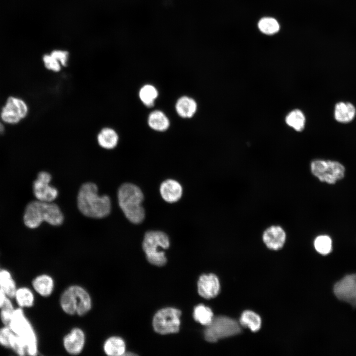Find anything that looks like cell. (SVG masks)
<instances>
[{
    "mask_svg": "<svg viewBox=\"0 0 356 356\" xmlns=\"http://www.w3.org/2000/svg\"><path fill=\"white\" fill-rule=\"evenodd\" d=\"M97 185L89 182L80 188L77 205L80 211L85 216L92 218H103L110 213L111 203L109 197L97 193Z\"/></svg>",
    "mask_w": 356,
    "mask_h": 356,
    "instance_id": "cell-1",
    "label": "cell"
},
{
    "mask_svg": "<svg viewBox=\"0 0 356 356\" xmlns=\"http://www.w3.org/2000/svg\"><path fill=\"white\" fill-rule=\"evenodd\" d=\"M23 222L29 228L39 227L43 222L58 226L64 220L63 215L58 206L52 202H47L34 200L26 206L24 214Z\"/></svg>",
    "mask_w": 356,
    "mask_h": 356,
    "instance_id": "cell-2",
    "label": "cell"
},
{
    "mask_svg": "<svg viewBox=\"0 0 356 356\" xmlns=\"http://www.w3.org/2000/svg\"><path fill=\"white\" fill-rule=\"evenodd\" d=\"M143 194L136 185L124 183L118 191V203L126 217L135 224L142 222L145 218V211L141 205Z\"/></svg>",
    "mask_w": 356,
    "mask_h": 356,
    "instance_id": "cell-3",
    "label": "cell"
},
{
    "mask_svg": "<svg viewBox=\"0 0 356 356\" xmlns=\"http://www.w3.org/2000/svg\"><path fill=\"white\" fill-rule=\"evenodd\" d=\"M60 304L66 313L82 316L90 311L92 303L89 294L84 288L79 285H72L62 294Z\"/></svg>",
    "mask_w": 356,
    "mask_h": 356,
    "instance_id": "cell-4",
    "label": "cell"
},
{
    "mask_svg": "<svg viewBox=\"0 0 356 356\" xmlns=\"http://www.w3.org/2000/svg\"><path fill=\"white\" fill-rule=\"evenodd\" d=\"M8 326L14 334L19 336L24 341L27 355L33 356L38 354L36 333L32 325L26 317L23 309L20 307L15 309Z\"/></svg>",
    "mask_w": 356,
    "mask_h": 356,
    "instance_id": "cell-5",
    "label": "cell"
},
{
    "mask_svg": "<svg viewBox=\"0 0 356 356\" xmlns=\"http://www.w3.org/2000/svg\"><path fill=\"white\" fill-rule=\"evenodd\" d=\"M169 245V237L161 231L146 232L142 242V248L147 260L157 266H163L167 262L165 252L159 250L167 249Z\"/></svg>",
    "mask_w": 356,
    "mask_h": 356,
    "instance_id": "cell-6",
    "label": "cell"
},
{
    "mask_svg": "<svg viewBox=\"0 0 356 356\" xmlns=\"http://www.w3.org/2000/svg\"><path fill=\"white\" fill-rule=\"evenodd\" d=\"M241 332V325L237 321L227 316H219L213 317L211 323L206 326L204 335L207 341L214 343Z\"/></svg>",
    "mask_w": 356,
    "mask_h": 356,
    "instance_id": "cell-7",
    "label": "cell"
},
{
    "mask_svg": "<svg viewBox=\"0 0 356 356\" xmlns=\"http://www.w3.org/2000/svg\"><path fill=\"white\" fill-rule=\"evenodd\" d=\"M311 172L323 182L334 184L345 175V167L340 163L332 160H315L311 164Z\"/></svg>",
    "mask_w": 356,
    "mask_h": 356,
    "instance_id": "cell-8",
    "label": "cell"
},
{
    "mask_svg": "<svg viewBox=\"0 0 356 356\" xmlns=\"http://www.w3.org/2000/svg\"><path fill=\"white\" fill-rule=\"evenodd\" d=\"M181 312L173 308H167L159 310L153 319L154 330L161 334L176 333L180 326Z\"/></svg>",
    "mask_w": 356,
    "mask_h": 356,
    "instance_id": "cell-9",
    "label": "cell"
},
{
    "mask_svg": "<svg viewBox=\"0 0 356 356\" xmlns=\"http://www.w3.org/2000/svg\"><path fill=\"white\" fill-rule=\"evenodd\" d=\"M27 103L17 96H10L0 110V119L4 123L13 125L20 123L27 116Z\"/></svg>",
    "mask_w": 356,
    "mask_h": 356,
    "instance_id": "cell-10",
    "label": "cell"
},
{
    "mask_svg": "<svg viewBox=\"0 0 356 356\" xmlns=\"http://www.w3.org/2000/svg\"><path fill=\"white\" fill-rule=\"evenodd\" d=\"M51 176L45 171L40 172L33 184V191L37 200L50 202L57 197V189L49 185Z\"/></svg>",
    "mask_w": 356,
    "mask_h": 356,
    "instance_id": "cell-11",
    "label": "cell"
},
{
    "mask_svg": "<svg viewBox=\"0 0 356 356\" xmlns=\"http://www.w3.org/2000/svg\"><path fill=\"white\" fill-rule=\"evenodd\" d=\"M333 292L340 300L356 307V274H348L335 283Z\"/></svg>",
    "mask_w": 356,
    "mask_h": 356,
    "instance_id": "cell-12",
    "label": "cell"
},
{
    "mask_svg": "<svg viewBox=\"0 0 356 356\" xmlns=\"http://www.w3.org/2000/svg\"><path fill=\"white\" fill-rule=\"evenodd\" d=\"M85 340L84 332L79 328H74L63 338V346L70 355H78L84 349Z\"/></svg>",
    "mask_w": 356,
    "mask_h": 356,
    "instance_id": "cell-13",
    "label": "cell"
},
{
    "mask_svg": "<svg viewBox=\"0 0 356 356\" xmlns=\"http://www.w3.org/2000/svg\"><path fill=\"white\" fill-rule=\"evenodd\" d=\"M199 295L206 299H211L218 295L220 290L218 278L214 274L201 275L198 281Z\"/></svg>",
    "mask_w": 356,
    "mask_h": 356,
    "instance_id": "cell-14",
    "label": "cell"
},
{
    "mask_svg": "<svg viewBox=\"0 0 356 356\" xmlns=\"http://www.w3.org/2000/svg\"><path fill=\"white\" fill-rule=\"evenodd\" d=\"M286 240V233L278 225H272L267 228L263 234V240L269 249L277 250L282 248Z\"/></svg>",
    "mask_w": 356,
    "mask_h": 356,
    "instance_id": "cell-15",
    "label": "cell"
},
{
    "mask_svg": "<svg viewBox=\"0 0 356 356\" xmlns=\"http://www.w3.org/2000/svg\"><path fill=\"white\" fill-rule=\"evenodd\" d=\"M160 192L162 197L165 201L174 203L178 201L181 198L182 188L177 181L168 179L161 183Z\"/></svg>",
    "mask_w": 356,
    "mask_h": 356,
    "instance_id": "cell-16",
    "label": "cell"
},
{
    "mask_svg": "<svg viewBox=\"0 0 356 356\" xmlns=\"http://www.w3.org/2000/svg\"><path fill=\"white\" fill-rule=\"evenodd\" d=\"M356 116V108L349 102L340 101L334 107V117L336 121L341 123L352 122Z\"/></svg>",
    "mask_w": 356,
    "mask_h": 356,
    "instance_id": "cell-17",
    "label": "cell"
},
{
    "mask_svg": "<svg viewBox=\"0 0 356 356\" xmlns=\"http://www.w3.org/2000/svg\"><path fill=\"white\" fill-rule=\"evenodd\" d=\"M32 287L39 295L46 297L50 296L54 288L52 278L46 274H42L35 277L32 281Z\"/></svg>",
    "mask_w": 356,
    "mask_h": 356,
    "instance_id": "cell-18",
    "label": "cell"
},
{
    "mask_svg": "<svg viewBox=\"0 0 356 356\" xmlns=\"http://www.w3.org/2000/svg\"><path fill=\"white\" fill-rule=\"evenodd\" d=\"M103 350L109 356H121L126 353V344L124 340L118 336H111L106 340Z\"/></svg>",
    "mask_w": 356,
    "mask_h": 356,
    "instance_id": "cell-19",
    "label": "cell"
},
{
    "mask_svg": "<svg viewBox=\"0 0 356 356\" xmlns=\"http://www.w3.org/2000/svg\"><path fill=\"white\" fill-rule=\"evenodd\" d=\"M97 140L99 145L102 148L112 149L117 146L119 141V136L114 129L104 128L98 134Z\"/></svg>",
    "mask_w": 356,
    "mask_h": 356,
    "instance_id": "cell-20",
    "label": "cell"
},
{
    "mask_svg": "<svg viewBox=\"0 0 356 356\" xmlns=\"http://www.w3.org/2000/svg\"><path fill=\"white\" fill-rule=\"evenodd\" d=\"M176 111L180 117L184 118L192 117L197 110L195 101L188 96H183L179 98L176 104Z\"/></svg>",
    "mask_w": 356,
    "mask_h": 356,
    "instance_id": "cell-21",
    "label": "cell"
},
{
    "mask_svg": "<svg viewBox=\"0 0 356 356\" xmlns=\"http://www.w3.org/2000/svg\"><path fill=\"white\" fill-rule=\"evenodd\" d=\"M17 288L11 273L8 269H0V288L7 297L13 299Z\"/></svg>",
    "mask_w": 356,
    "mask_h": 356,
    "instance_id": "cell-22",
    "label": "cell"
},
{
    "mask_svg": "<svg viewBox=\"0 0 356 356\" xmlns=\"http://www.w3.org/2000/svg\"><path fill=\"white\" fill-rule=\"evenodd\" d=\"M13 299L18 307L22 309L32 307L35 302V296L33 291L25 286L17 288Z\"/></svg>",
    "mask_w": 356,
    "mask_h": 356,
    "instance_id": "cell-23",
    "label": "cell"
},
{
    "mask_svg": "<svg viewBox=\"0 0 356 356\" xmlns=\"http://www.w3.org/2000/svg\"><path fill=\"white\" fill-rule=\"evenodd\" d=\"M306 117L302 111L295 109L289 112L285 117L286 124L297 132L304 130L306 125Z\"/></svg>",
    "mask_w": 356,
    "mask_h": 356,
    "instance_id": "cell-24",
    "label": "cell"
},
{
    "mask_svg": "<svg viewBox=\"0 0 356 356\" xmlns=\"http://www.w3.org/2000/svg\"><path fill=\"white\" fill-rule=\"evenodd\" d=\"M148 124L154 130L165 131L169 128L170 122L165 114L161 111L155 110L149 115Z\"/></svg>",
    "mask_w": 356,
    "mask_h": 356,
    "instance_id": "cell-25",
    "label": "cell"
},
{
    "mask_svg": "<svg viewBox=\"0 0 356 356\" xmlns=\"http://www.w3.org/2000/svg\"><path fill=\"white\" fill-rule=\"evenodd\" d=\"M261 323L260 316L251 311H244L239 319V324L241 326L248 328L254 332L261 328Z\"/></svg>",
    "mask_w": 356,
    "mask_h": 356,
    "instance_id": "cell-26",
    "label": "cell"
},
{
    "mask_svg": "<svg viewBox=\"0 0 356 356\" xmlns=\"http://www.w3.org/2000/svg\"><path fill=\"white\" fill-rule=\"evenodd\" d=\"M258 26L260 31L267 35H272L277 33L280 26L278 21L272 17H266L260 20Z\"/></svg>",
    "mask_w": 356,
    "mask_h": 356,
    "instance_id": "cell-27",
    "label": "cell"
},
{
    "mask_svg": "<svg viewBox=\"0 0 356 356\" xmlns=\"http://www.w3.org/2000/svg\"><path fill=\"white\" fill-rule=\"evenodd\" d=\"M193 317L196 321L206 326L211 323L214 317L211 309L203 305H199L195 307Z\"/></svg>",
    "mask_w": 356,
    "mask_h": 356,
    "instance_id": "cell-28",
    "label": "cell"
},
{
    "mask_svg": "<svg viewBox=\"0 0 356 356\" xmlns=\"http://www.w3.org/2000/svg\"><path fill=\"white\" fill-rule=\"evenodd\" d=\"M158 95L156 89L151 85L143 86L139 90V96L141 101L147 107H152Z\"/></svg>",
    "mask_w": 356,
    "mask_h": 356,
    "instance_id": "cell-29",
    "label": "cell"
},
{
    "mask_svg": "<svg viewBox=\"0 0 356 356\" xmlns=\"http://www.w3.org/2000/svg\"><path fill=\"white\" fill-rule=\"evenodd\" d=\"M314 246L317 252L325 255L332 250V240L328 236L320 235L315 238Z\"/></svg>",
    "mask_w": 356,
    "mask_h": 356,
    "instance_id": "cell-30",
    "label": "cell"
},
{
    "mask_svg": "<svg viewBox=\"0 0 356 356\" xmlns=\"http://www.w3.org/2000/svg\"><path fill=\"white\" fill-rule=\"evenodd\" d=\"M11 299L7 297L4 304L0 309V319L4 325L8 326L15 309Z\"/></svg>",
    "mask_w": 356,
    "mask_h": 356,
    "instance_id": "cell-31",
    "label": "cell"
},
{
    "mask_svg": "<svg viewBox=\"0 0 356 356\" xmlns=\"http://www.w3.org/2000/svg\"><path fill=\"white\" fill-rule=\"evenodd\" d=\"M9 349L19 356H24L27 355L26 347L24 341L13 332L10 338Z\"/></svg>",
    "mask_w": 356,
    "mask_h": 356,
    "instance_id": "cell-32",
    "label": "cell"
},
{
    "mask_svg": "<svg viewBox=\"0 0 356 356\" xmlns=\"http://www.w3.org/2000/svg\"><path fill=\"white\" fill-rule=\"evenodd\" d=\"M13 332L8 325L0 328V346L9 349V341Z\"/></svg>",
    "mask_w": 356,
    "mask_h": 356,
    "instance_id": "cell-33",
    "label": "cell"
},
{
    "mask_svg": "<svg viewBox=\"0 0 356 356\" xmlns=\"http://www.w3.org/2000/svg\"><path fill=\"white\" fill-rule=\"evenodd\" d=\"M43 61L45 67L48 70L58 72L61 69V64L50 54L44 55Z\"/></svg>",
    "mask_w": 356,
    "mask_h": 356,
    "instance_id": "cell-34",
    "label": "cell"
},
{
    "mask_svg": "<svg viewBox=\"0 0 356 356\" xmlns=\"http://www.w3.org/2000/svg\"><path fill=\"white\" fill-rule=\"evenodd\" d=\"M50 55L55 58L62 66H66L68 57L67 51L55 50L50 53Z\"/></svg>",
    "mask_w": 356,
    "mask_h": 356,
    "instance_id": "cell-35",
    "label": "cell"
},
{
    "mask_svg": "<svg viewBox=\"0 0 356 356\" xmlns=\"http://www.w3.org/2000/svg\"><path fill=\"white\" fill-rule=\"evenodd\" d=\"M7 297L5 293L0 288V309L4 304Z\"/></svg>",
    "mask_w": 356,
    "mask_h": 356,
    "instance_id": "cell-36",
    "label": "cell"
},
{
    "mask_svg": "<svg viewBox=\"0 0 356 356\" xmlns=\"http://www.w3.org/2000/svg\"><path fill=\"white\" fill-rule=\"evenodd\" d=\"M3 123L1 121V120L0 119V134H1L3 133L4 131V127L3 125Z\"/></svg>",
    "mask_w": 356,
    "mask_h": 356,
    "instance_id": "cell-37",
    "label": "cell"
}]
</instances>
